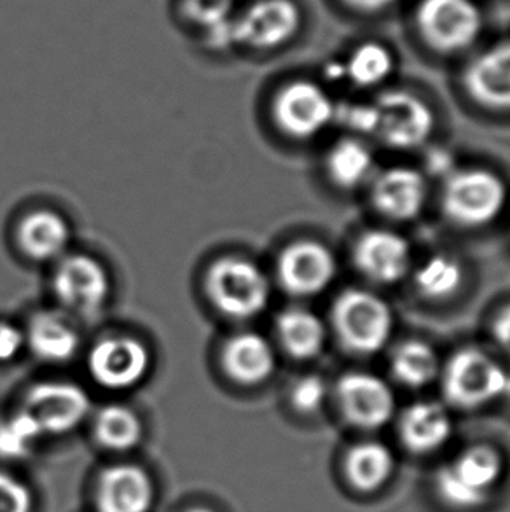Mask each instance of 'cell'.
<instances>
[{"instance_id":"cell-38","label":"cell","mask_w":510,"mask_h":512,"mask_svg":"<svg viewBox=\"0 0 510 512\" xmlns=\"http://www.w3.org/2000/svg\"><path fill=\"white\" fill-rule=\"evenodd\" d=\"M428 170L434 173H441L444 179L448 177L449 173L453 172V160L446 151H434L428 156Z\"/></svg>"},{"instance_id":"cell-18","label":"cell","mask_w":510,"mask_h":512,"mask_svg":"<svg viewBox=\"0 0 510 512\" xmlns=\"http://www.w3.org/2000/svg\"><path fill=\"white\" fill-rule=\"evenodd\" d=\"M14 238L21 254L30 261L55 264L70 252L72 228L60 212L35 208L18 221Z\"/></svg>"},{"instance_id":"cell-1","label":"cell","mask_w":510,"mask_h":512,"mask_svg":"<svg viewBox=\"0 0 510 512\" xmlns=\"http://www.w3.org/2000/svg\"><path fill=\"white\" fill-rule=\"evenodd\" d=\"M208 303L235 322L259 317L271 301V282L259 264L243 256L217 257L203 277Z\"/></svg>"},{"instance_id":"cell-27","label":"cell","mask_w":510,"mask_h":512,"mask_svg":"<svg viewBox=\"0 0 510 512\" xmlns=\"http://www.w3.org/2000/svg\"><path fill=\"white\" fill-rule=\"evenodd\" d=\"M93 434L105 450L130 451L142 441L144 425L130 406L107 404L95 415Z\"/></svg>"},{"instance_id":"cell-19","label":"cell","mask_w":510,"mask_h":512,"mask_svg":"<svg viewBox=\"0 0 510 512\" xmlns=\"http://www.w3.org/2000/svg\"><path fill=\"white\" fill-rule=\"evenodd\" d=\"M27 352L49 366H62L81 352V333L63 310L44 308L30 315L23 326Z\"/></svg>"},{"instance_id":"cell-34","label":"cell","mask_w":510,"mask_h":512,"mask_svg":"<svg viewBox=\"0 0 510 512\" xmlns=\"http://www.w3.org/2000/svg\"><path fill=\"white\" fill-rule=\"evenodd\" d=\"M34 499L28 486L7 472H0V512H32Z\"/></svg>"},{"instance_id":"cell-4","label":"cell","mask_w":510,"mask_h":512,"mask_svg":"<svg viewBox=\"0 0 510 512\" xmlns=\"http://www.w3.org/2000/svg\"><path fill=\"white\" fill-rule=\"evenodd\" d=\"M507 196V184L498 173L455 168L442 184V214L460 228H484L504 212Z\"/></svg>"},{"instance_id":"cell-13","label":"cell","mask_w":510,"mask_h":512,"mask_svg":"<svg viewBox=\"0 0 510 512\" xmlns=\"http://www.w3.org/2000/svg\"><path fill=\"white\" fill-rule=\"evenodd\" d=\"M276 280L294 298H313L331 287L338 261L325 243L313 238L290 242L276 257Z\"/></svg>"},{"instance_id":"cell-23","label":"cell","mask_w":510,"mask_h":512,"mask_svg":"<svg viewBox=\"0 0 510 512\" xmlns=\"http://www.w3.org/2000/svg\"><path fill=\"white\" fill-rule=\"evenodd\" d=\"M275 334L283 352L301 362L318 357L327 341L324 320L303 306H289L278 313Z\"/></svg>"},{"instance_id":"cell-36","label":"cell","mask_w":510,"mask_h":512,"mask_svg":"<svg viewBox=\"0 0 510 512\" xmlns=\"http://www.w3.org/2000/svg\"><path fill=\"white\" fill-rule=\"evenodd\" d=\"M491 338L510 359V303L498 308L490 324Z\"/></svg>"},{"instance_id":"cell-7","label":"cell","mask_w":510,"mask_h":512,"mask_svg":"<svg viewBox=\"0 0 510 512\" xmlns=\"http://www.w3.org/2000/svg\"><path fill=\"white\" fill-rule=\"evenodd\" d=\"M303 7L297 0H252L229 21L231 46L252 51H276L303 30Z\"/></svg>"},{"instance_id":"cell-25","label":"cell","mask_w":510,"mask_h":512,"mask_svg":"<svg viewBox=\"0 0 510 512\" xmlns=\"http://www.w3.org/2000/svg\"><path fill=\"white\" fill-rule=\"evenodd\" d=\"M373 168V151L359 137L338 140L325 156V172L334 186L345 191L364 184Z\"/></svg>"},{"instance_id":"cell-20","label":"cell","mask_w":510,"mask_h":512,"mask_svg":"<svg viewBox=\"0 0 510 512\" xmlns=\"http://www.w3.org/2000/svg\"><path fill=\"white\" fill-rule=\"evenodd\" d=\"M221 366L229 380L242 387H257L275 374L278 357L273 343L255 331L229 336L221 348Z\"/></svg>"},{"instance_id":"cell-33","label":"cell","mask_w":510,"mask_h":512,"mask_svg":"<svg viewBox=\"0 0 510 512\" xmlns=\"http://www.w3.org/2000/svg\"><path fill=\"white\" fill-rule=\"evenodd\" d=\"M334 121L359 135H374L378 125V114L373 104H336Z\"/></svg>"},{"instance_id":"cell-2","label":"cell","mask_w":510,"mask_h":512,"mask_svg":"<svg viewBox=\"0 0 510 512\" xmlns=\"http://www.w3.org/2000/svg\"><path fill=\"white\" fill-rule=\"evenodd\" d=\"M332 331L346 352L369 357L381 352L393 333V312L374 292L352 287L331 306Z\"/></svg>"},{"instance_id":"cell-16","label":"cell","mask_w":510,"mask_h":512,"mask_svg":"<svg viewBox=\"0 0 510 512\" xmlns=\"http://www.w3.org/2000/svg\"><path fill=\"white\" fill-rule=\"evenodd\" d=\"M462 88L479 107L510 112V41L498 42L474 56L463 69Z\"/></svg>"},{"instance_id":"cell-24","label":"cell","mask_w":510,"mask_h":512,"mask_svg":"<svg viewBox=\"0 0 510 512\" xmlns=\"http://www.w3.org/2000/svg\"><path fill=\"white\" fill-rule=\"evenodd\" d=\"M343 471L355 492L374 493L392 479L395 458L385 444L362 441L346 453Z\"/></svg>"},{"instance_id":"cell-5","label":"cell","mask_w":510,"mask_h":512,"mask_svg":"<svg viewBox=\"0 0 510 512\" xmlns=\"http://www.w3.org/2000/svg\"><path fill=\"white\" fill-rule=\"evenodd\" d=\"M441 388L449 406L474 411L505 395L509 374L477 346L456 350L441 367Z\"/></svg>"},{"instance_id":"cell-26","label":"cell","mask_w":510,"mask_h":512,"mask_svg":"<svg viewBox=\"0 0 510 512\" xmlns=\"http://www.w3.org/2000/svg\"><path fill=\"white\" fill-rule=\"evenodd\" d=\"M390 371L400 385L418 390L439 378L441 360L427 341L406 340L393 348Z\"/></svg>"},{"instance_id":"cell-11","label":"cell","mask_w":510,"mask_h":512,"mask_svg":"<svg viewBox=\"0 0 510 512\" xmlns=\"http://www.w3.org/2000/svg\"><path fill=\"white\" fill-rule=\"evenodd\" d=\"M378 125L374 137L397 151H411L434 135L435 114L423 98L406 90H388L374 100Z\"/></svg>"},{"instance_id":"cell-3","label":"cell","mask_w":510,"mask_h":512,"mask_svg":"<svg viewBox=\"0 0 510 512\" xmlns=\"http://www.w3.org/2000/svg\"><path fill=\"white\" fill-rule=\"evenodd\" d=\"M413 27L428 51L439 56L462 55L483 34L484 16L474 0H418Z\"/></svg>"},{"instance_id":"cell-12","label":"cell","mask_w":510,"mask_h":512,"mask_svg":"<svg viewBox=\"0 0 510 512\" xmlns=\"http://www.w3.org/2000/svg\"><path fill=\"white\" fill-rule=\"evenodd\" d=\"M21 409L32 416L42 436H65L90 415V395L69 380L34 383L23 395Z\"/></svg>"},{"instance_id":"cell-39","label":"cell","mask_w":510,"mask_h":512,"mask_svg":"<svg viewBox=\"0 0 510 512\" xmlns=\"http://www.w3.org/2000/svg\"><path fill=\"white\" fill-rule=\"evenodd\" d=\"M186 512H215L212 509H207V507H193V509H187Z\"/></svg>"},{"instance_id":"cell-14","label":"cell","mask_w":510,"mask_h":512,"mask_svg":"<svg viewBox=\"0 0 510 512\" xmlns=\"http://www.w3.org/2000/svg\"><path fill=\"white\" fill-rule=\"evenodd\" d=\"M339 413L352 427L376 430L385 427L395 413V395L383 378L364 371H350L334 388Z\"/></svg>"},{"instance_id":"cell-17","label":"cell","mask_w":510,"mask_h":512,"mask_svg":"<svg viewBox=\"0 0 510 512\" xmlns=\"http://www.w3.org/2000/svg\"><path fill=\"white\" fill-rule=\"evenodd\" d=\"M369 194L374 210L385 219L413 221L427 203V179L416 168H385L374 177Z\"/></svg>"},{"instance_id":"cell-15","label":"cell","mask_w":510,"mask_h":512,"mask_svg":"<svg viewBox=\"0 0 510 512\" xmlns=\"http://www.w3.org/2000/svg\"><path fill=\"white\" fill-rule=\"evenodd\" d=\"M355 268L362 277L378 285H393L411 268V247L404 236L390 229H367L352 249Z\"/></svg>"},{"instance_id":"cell-31","label":"cell","mask_w":510,"mask_h":512,"mask_svg":"<svg viewBox=\"0 0 510 512\" xmlns=\"http://www.w3.org/2000/svg\"><path fill=\"white\" fill-rule=\"evenodd\" d=\"M42 432L27 411L18 408L0 420V457L21 460L34 451Z\"/></svg>"},{"instance_id":"cell-10","label":"cell","mask_w":510,"mask_h":512,"mask_svg":"<svg viewBox=\"0 0 510 512\" xmlns=\"http://www.w3.org/2000/svg\"><path fill=\"white\" fill-rule=\"evenodd\" d=\"M336 104L318 83L294 79L276 91L271 116L276 128L289 139L308 140L334 123Z\"/></svg>"},{"instance_id":"cell-21","label":"cell","mask_w":510,"mask_h":512,"mask_svg":"<svg viewBox=\"0 0 510 512\" xmlns=\"http://www.w3.org/2000/svg\"><path fill=\"white\" fill-rule=\"evenodd\" d=\"M95 500L98 512H149L154 483L138 465H114L100 474Z\"/></svg>"},{"instance_id":"cell-6","label":"cell","mask_w":510,"mask_h":512,"mask_svg":"<svg viewBox=\"0 0 510 512\" xmlns=\"http://www.w3.org/2000/svg\"><path fill=\"white\" fill-rule=\"evenodd\" d=\"M504 458L490 444H474L437 476L441 499L455 509L484 506L504 478Z\"/></svg>"},{"instance_id":"cell-22","label":"cell","mask_w":510,"mask_h":512,"mask_svg":"<svg viewBox=\"0 0 510 512\" xmlns=\"http://www.w3.org/2000/svg\"><path fill=\"white\" fill-rule=\"evenodd\" d=\"M399 434L407 450L427 455L448 443L453 434V422L448 409L439 402L418 401L404 409Z\"/></svg>"},{"instance_id":"cell-29","label":"cell","mask_w":510,"mask_h":512,"mask_svg":"<svg viewBox=\"0 0 510 512\" xmlns=\"http://www.w3.org/2000/svg\"><path fill=\"white\" fill-rule=\"evenodd\" d=\"M413 284L421 298L444 301L455 296L462 287V264L449 254H434L414 271Z\"/></svg>"},{"instance_id":"cell-30","label":"cell","mask_w":510,"mask_h":512,"mask_svg":"<svg viewBox=\"0 0 510 512\" xmlns=\"http://www.w3.org/2000/svg\"><path fill=\"white\" fill-rule=\"evenodd\" d=\"M235 13L236 0H180V16L214 35V42H222V48L229 46V21Z\"/></svg>"},{"instance_id":"cell-8","label":"cell","mask_w":510,"mask_h":512,"mask_svg":"<svg viewBox=\"0 0 510 512\" xmlns=\"http://www.w3.org/2000/svg\"><path fill=\"white\" fill-rule=\"evenodd\" d=\"M51 291L63 312L91 317L102 312L111 299V273L97 257L69 252L53 266Z\"/></svg>"},{"instance_id":"cell-35","label":"cell","mask_w":510,"mask_h":512,"mask_svg":"<svg viewBox=\"0 0 510 512\" xmlns=\"http://www.w3.org/2000/svg\"><path fill=\"white\" fill-rule=\"evenodd\" d=\"M27 352L25 329L13 320L0 319V364H11Z\"/></svg>"},{"instance_id":"cell-37","label":"cell","mask_w":510,"mask_h":512,"mask_svg":"<svg viewBox=\"0 0 510 512\" xmlns=\"http://www.w3.org/2000/svg\"><path fill=\"white\" fill-rule=\"evenodd\" d=\"M338 2L348 13L357 14V16H376L388 11L399 0H338Z\"/></svg>"},{"instance_id":"cell-32","label":"cell","mask_w":510,"mask_h":512,"mask_svg":"<svg viewBox=\"0 0 510 512\" xmlns=\"http://www.w3.org/2000/svg\"><path fill=\"white\" fill-rule=\"evenodd\" d=\"M329 395V388L322 376L304 374L289 388V404L299 415L310 416L318 413Z\"/></svg>"},{"instance_id":"cell-9","label":"cell","mask_w":510,"mask_h":512,"mask_svg":"<svg viewBox=\"0 0 510 512\" xmlns=\"http://www.w3.org/2000/svg\"><path fill=\"white\" fill-rule=\"evenodd\" d=\"M86 367L104 390H133L151 373V348L133 334H105L88 350Z\"/></svg>"},{"instance_id":"cell-28","label":"cell","mask_w":510,"mask_h":512,"mask_svg":"<svg viewBox=\"0 0 510 512\" xmlns=\"http://www.w3.org/2000/svg\"><path fill=\"white\" fill-rule=\"evenodd\" d=\"M345 77L359 88H374L386 83L395 70L392 49L380 41H364L352 49L343 63Z\"/></svg>"}]
</instances>
